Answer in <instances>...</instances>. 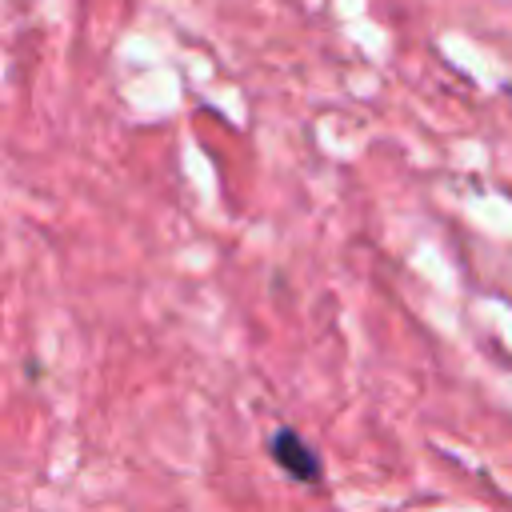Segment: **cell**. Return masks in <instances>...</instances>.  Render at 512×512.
I'll return each mask as SVG.
<instances>
[{"label":"cell","mask_w":512,"mask_h":512,"mask_svg":"<svg viewBox=\"0 0 512 512\" xmlns=\"http://www.w3.org/2000/svg\"><path fill=\"white\" fill-rule=\"evenodd\" d=\"M268 452H272V460H276L292 480H300V484H316L320 472H324L320 456H316V452L300 440V432H292V428H276L272 440H268Z\"/></svg>","instance_id":"1"}]
</instances>
